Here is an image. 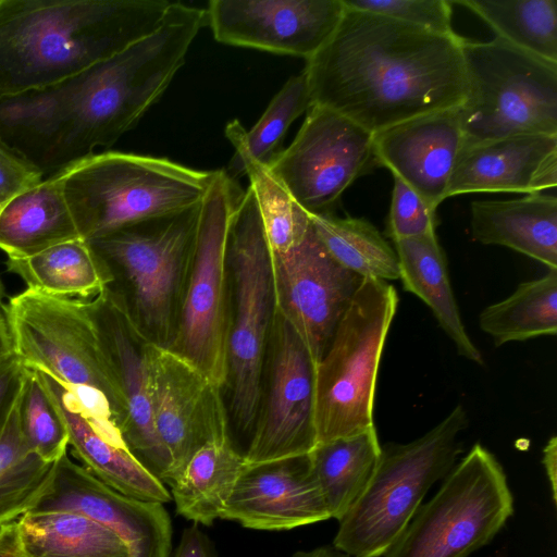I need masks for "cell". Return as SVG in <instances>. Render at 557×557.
<instances>
[{"instance_id": "1", "label": "cell", "mask_w": 557, "mask_h": 557, "mask_svg": "<svg viewBox=\"0 0 557 557\" xmlns=\"http://www.w3.org/2000/svg\"><path fill=\"white\" fill-rule=\"evenodd\" d=\"M205 20V9L171 2L152 34L117 54L54 86L3 99L5 143L45 178L112 146L162 96Z\"/></svg>"}, {"instance_id": "2", "label": "cell", "mask_w": 557, "mask_h": 557, "mask_svg": "<svg viewBox=\"0 0 557 557\" xmlns=\"http://www.w3.org/2000/svg\"><path fill=\"white\" fill-rule=\"evenodd\" d=\"M462 37L345 7L304 69L312 104L372 134L460 106L467 95Z\"/></svg>"}, {"instance_id": "3", "label": "cell", "mask_w": 557, "mask_h": 557, "mask_svg": "<svg viewBox=\"0 0 557 557\" xmlns=\"http://www.w3.org/2000/svg\"><path fill=\"white\" fill-rule=\"evenodd\" d=\"M166 0H0V98L60 84L152 34Z\"/></svg>"}, {"instance_id": "4", "label": "cell", "mask_w": 557, "mask_h": 557, "mask_svg": "<svg viewBox=\"0 0 557 557\" xmlns=\"http://www.w3.org/2000/svg\"><path fill=\"white\" fill-rule=\"evenodd\" d=\"M213 173L120 151L92 153L58 172L86 240L199 205Z\"/></svg>"}, {"instance_id": "5", "label": "cell", "mask_w": 557, "mask_h": 557, "mask_svg": "<svg viewBox=\"0 0 557 557\" xmlns=\"http://www.w3.org/2000/svg\"><path fill=\"white\" fill-rule=\"evenodd\" d=\"M462 405L421 437L387 443L361 495L339 520L333 545L351 557H380L396 541L430 487L454 468L468 428Z\"/></svg>"}, {"instance_id": "6", "label": "cell", "mask_w": 557, "mask_h": 557, "mask_svg": "<svg viewBox=\"0 0 557 557\" xmlns=\"http://www.w3.org/2000/svg\"><path fill=\"white\" fill-rule=\"evenodd\" d=\"M398 304L388 282L361 280L314 368L315 445L375 428L377 372Z\"/></svg>"}, {"instance_id": "7", "label": "cell", "mask_w": 557, "mask_h": 557, "mask_svg": "<svg viewBox=\"0 0 557 557\" xmlns=\"http://www.w3.org/2000/svg\"><path fill=\"white\" fill-rule=\"evenodd\" d=\"M463 146L516 135H557V63L497 38H462Z\"/></svg>"}, {"instance_id": "8", "label": "cell", "mask_w": 557, "mask_h": 557, "mask_svg": "<svg viewBox=\"0 0 557 557\" xmlns=\"http://www.w3.org/2000/svg\"><path fill=\"white\" fill-rule=\"evenodd\" d=\"M242 195L223 170L213 173L200 210L173 336L166 345L223 391L228 375V232Z\"/></svg>"}, {"instance_id": "9", "label": "cell", "mask_w": 557, "mask_h": 557, "mask_svg": "<svg viewBox=\"0 0 557 557\" xmlns=\"http://www.w3.org/2000/svg\"><path fill=\"white\" fill-rule=\"evenodd\" d=\"M228 268L234 309L228 337L230 408L240 432L251 433L258 417L274 314L272 256L249 186L239 197L230 223Z\"/></svg>"}, {"instance_id": "10", "label": "cell", "mask_w": 557, "mask_h": 557, "mask_svg": "<svg viewBox=\"0 0 557 557\" xmlns=\"http://www.w3.org/2000/svg\"><path fill=\"white\" fill-rule=\"evenodd\" d=\"M13 349L27 368L104 397L120 428L124 398L88 301L26 288L2 307Z\"/></svg>"}, {"instance_id": "11", "label": "cell", "mask_w": 557, "mask_h": 557, "mask_svg": "<svg viewBox=\"0 0 557 557\" xmlns=\"http://www.w3.org/2000/svg\"><path fill=\"white\" fill-rule=\"evenodd\" d=\"M199 210L200 203L87 240L112 282L127 286L135 323L160 345L174 333Z\"/></svg>"}, {"instance_id": "12", "label": "cell", "mask_w": 557, "mask_h": 557, "mask_svg": "<svg viewBox=\"0 0 557 557\" xmlns=\"http://www.w3.org/2000/svg\"><path fill=\"white\" fill-rule=\"evenodd\" d=\"M512 513L502 465L476 443L380 557H468L488 544Z\"/></svg>"}, {"instance_id": "13", "label": "cell", "mask_w": 557, "mask_h": 557, "mask_svg": "<svg viewBox=\"0 0 557 557\" xmlns=\"http://www.w3.org/2000/svg\"><path fill=\"white\" fill-rule=\"evenodd\" d=\"M374 160L373 134L312 104L293 143L267 164L308 213H325Z\"/></svg>"}, {"instance_id": "14", "label": "cell", "mask_w": 557, "mask_h": 557, "mask_svg": "<svg viewBox=\"0 0 557 557\" xmlns=\"http://www.w3.org/2000/svg\"><path fill=\"white\" fill-rule=\"evenodd\" d=\"M268 384L247 451V466L308 455L315 446L314 366L275 309L268 343Z\"/></svg>"}, {"instance_id": "15", "label": "cell", "mask_w": 557, "mask_h": 557, "mask_svg": "<svg viewBox=\"0 0 557 557\" xmlns=\"http://www.w3.org/2000/svg\"><path fill=\"white\" fill-rule=\"evenodd\" d=\"M146 362L154 426L169 460L164 483L173 485L191 456L228 431L222 389L169 347L146 343Z\"/></svg>"}, {"instance_id": "16", "label": "cell", "mask_w": 557, "mask_h": 557, "mask_svg": "<svg viewBox=\"0 0 557 557\" xmlns=\"http://www.w3.org/2000/svg\"><path fill=\"white\" fill-rule=\"evenodd\" d=\"M272 277L275 309L296 332L315 368L362 278L330 256L312 225L299 244L272 256Z\"/></svg>"}, {"instance_id": "17", "label": "cell", "mask_w": 557, "mask_h": 557, "mask_svg": "<svg viewBox=\"0 0 557 557\" xmlns=\"http://www.w3.org/2000/svg\"><path fill=\"white\" fill-rule=\"evenodd\" d=\"M344 12L343 0H212L206 17L219 42L308 60Z\"/></svg>"}, {"instance_id": "18", "label": "cell", "mask_w": 557, "mask_h": 557, "mask_svg": "<svg viewBox=\"0 0 557 557\" xmlns=\"http://www.w3.org/2000/svg\"><path fill=\"white\" fill-rule=\"evenodd\" d=\"M70 511L115 531L133 557H170L172 523L163 504L126 496L110 487L67 453L55 461L50 485L28 512Z\"/></svg>"}, {"instance_id": "19", "label": "cell", "mask_w": 557, "mask_h": 557, "mask_svg": "<svg viewBox=\"0 0 557 557\" xmlns=\"http://www.w3.org/2000/svg\"><path fill=\"white\" fill-rule=\"evenodd\" d=\"M88 305L115 366L124 398L125 413L119 430L135 457L164 484L170 460L153 421L146 362L149 338L109 288Z\"/></svg>"}, {"instance_id": "20", "label": "cell", "mask_w": 557, "mask_h": 557, "mask_svg": "<svg viewBox=\"0 0 557 557\" xmlns=\"http://www.w3.org/2000/svg\"><path fill=\"white\" fill-rule=\"evenodd\" d=\"M35 370L63 419L69 446L83 467L126 496L161 504L172 499L164 484L127 447L110 411L90 409L63 383L44 370Z\"/></svg>"}, {"instance_id": "21", "label": "cell", "mask_w": 557, "mask_h": 557, "mask_svg": "<svg viewBox=\"0 0 557 557\" xmlns=\"http://www.w3.org/2000/svg\"><path fill=\"white\" fill-rule=\"evenodd\" d=\"M308 455L247 466L221 519L245 528L280 531L330 519Z\"/></svg>"}, {"instance_id": "22", "label": "cell", "mask_w": 557, "mask_h": 557, "mask_svg": "<svg viewBox=\"0 0 557 557\" xmlns=\"http://www.w3.org/2000/svg\"><path fill=\"white\" fill-rule=\"evenodd\" d=\"M463 140L458 106L373 134V157L436 211L447 198Z\"/></svg>"}, {"instance_id": "23", "label": "cell", "mask_w": 557, "mask_h": 557, "mask_svg": "<svg viewBox=\"0 0 557 557\" xmlns=\"http://www.w3.org/2000/svg\"><path fill=\"white\" fill-rule=\"evenodd\" d=\"M557 184V135H516L462 146L447 198L472 193L537 194Z\"/></svg>"}, {"instance_id": "24", "label": "cell", "mask_w": 557, "mask_h": 557, "mask_svg": "<svg viewBox=\"0 0 557 557\" xmlns=\"http://www.w3.org/2000/svg\"><path fill=\"white\" fill-rule=\"evenodd\" d=\"M471 233L484 245H499L557 270V199L530 194L511 200L473 201Z\"/></svg>"}, {"instance_id": "25", "label": "cell", "mask_w": 557, "mask_h": 557, "mask_svg": "<svg viewBox=\"0 0 557 557\" xmlns=\"http://www.w3.org/2000/svg\"><path fill=\"white\" fill-rule=\"evenodd\" d=\"M82 238L58 173L7 203L0 214V249L10 259L36 255Z\"/></svg>"}, {"instance_id": "26", "label": "cell", "mask_w": 557, "mask_h": 557, "mask_svg": "<svg viewBox=\"0 0 557 557\" xmlns=\"http://www.w3.org/2000/svg\"><path fill=\"white\" fill-rule=\"evenodd\" d=\"M393 243L404 289L419 297L431 309L461 357L483 364V357L462 323L450 286L446 257L435 232Z\"/></svg>"}, {"instance_id": "27", "label": "cell", "mask_w": 557, "mask_h": 557, "mask_svg": "<svg viewBox=\"0 0 557 557\" xmlns=\"http://www.w3.org/2000/svg\"><path fill=\"white\" fill-rule=\"evenodd\" d=\"M13 527L23 557H133L121 535L77 512H27Z\"/></svg>"}, {"instance_id": "28", "label": "cell", "mask_w": 557, "mask_h": 557, "mask_svg": "<svg viewBox=\"0 0 557 557\" xmlns=\"http://www.w3.org/2000/svg\"><path fill=\"white\" fill-rule=\"evenodd\" d=\"M245 467V456L233 445L228 431L211 438L191 456L171 486L177 513L205 525L221 519Z\"/></svg>"}, {"instance_id": "29", "label": "cell", "mask_w": 557, "mask_h": 557, "mask_svg": "<svg viewBox=\"0 0 557 557\" xmlns=\"http://www.w3.org/2000/svg\"><path fill=\"white\" fill-rule=\"evenodd\" d=\"M7 270L28 289L90 301L112 283L103 262L83 238L58 244L22 259L8 258Z\"/></svg>"}, {"instance_id": "30", "label": "cell", "mask_w": 557, "mask_h": 557, "mask_svg": "<svg viewBox=\"0 0 557 557\" xmlns=\"http://www.w3.org/2000/svg\"><path fill=\"white\" fill-rule=\"evenodd\" d=\"M381 454L376 429L318 444L308 454L331 518L338 521L367 486Z\"/></svg>"}, {"instance_id": "31", "label": "cell", "mask_w": 557, "mask_h": 557, "mask_svg": "<svg viewBox=\"0 0 557 557\" xmlns=\"http://www.w3.org/2000/svg\"><path fill=\"white\" fill-rule=\"evenodd\" d=\"M20 396L21 392L0 430V528L34 508L54 472L55 462L41 459L24 441Z\"/></svg>"}, {"instance_id": "32", "label": "cell", "mask_w": 557, "mask_h": 557, "mask_svg": "<svg viewBox=\"0 0 557 557\" xmlns=\"http://www.w3.org/2000/svg\"><path fill=\"white\" fill-rule=\"evenodd\" d=\"M479 326L496 346L556 335L557 270L520 283L510 296L484 308L479 315Z\"/></svg>"}, {"instance_id": "33", "label": "cell", "mask_w": 557, "mask_h": 557, "mask_svg": "<svg viewBox=\"0 0 557 557\" xmlns=\"http://www.w3.org/2000/svg\"><path fill=\"white\" fill-rule=\"evenodd\" d=\"M309 215L317 237L343 268L361 278L399 280L395 249L369 221L330 212Z\"/></svg>"}, {"instance_id": "34", "label": "cell", "mask_w": 557, "mask_h": 557, "mask_svg": "<svg viewBox=\"0 0 557 557\" xmlns=\"http://www.w3.org/2000/svg\"><path fill=\"white\" fill-rule=\"evenodd\" d=\"M496 34L528 53L557 63L556 0H462Z\"/></svg>"}, {"instance_id": "35", "label": "cell", "mask_w": 557, "mask_h": 557, "mask_svg": "<svg viewBox=\"0 0 557 557\" xmlns=\"http://www.w3.org/2000/svg\"><path fill=\"white\" fill-rule=\"evenodd\" d=\"M236 159L237 168L243 170L250 181L271 255L286 253L299 244L309 231V213L296 202L267 164L242 152H236Z\"/></svg>"}, {"instance_id": "36", "label": "cell", "mask_w": 557, "mask_h": 557, "mask_svg": "<svg viewBox=\"0 0 557 557\" xmlns=\"http://www.w3.org/2000/svg\"><path fill=\"white\" fill-rule=\"evenodd\" d=\"M311 106L308 77L304 70L284 84L248 132L234 120L226 125L225 135L236 152L268 164L290 124Z\"/></svg>"}, {"instance_id": "37", "label": "cell", "mask_w": 557, "mask_h": 557, "mask_svg": "<svg viewBox=\"0 0 557 557\" xmlns=\"http://www.w3.org/2000/svg\"><path fill=\"white\" fill-rule=\"evenodd\" d=\"M20 423L27 446L41 459L55 462L67 453L69 434L35 369L26 367L20 396Z\"/></svg>"}, {"instance_id": "38", "label": "cell", "mask_w": 557, "mask_h": 557, "mask_svg": "<svg viewBox=\"0 0 557 557\" xmlns=\"http://www.w3.org/2000/svg\"><path fill=\"white\" fill-rule=\"evenodd\" d=\"M346 8L383 15L443 35L451 26V1L446 0H343Z\"/></svg>"}, {"instance_id": "39", "label": "cell", "mask_w": 557, "mask_h": 557, "mask_svg": "<svg viewBox=\"0 0 557 557\" xmlns=\"http://www.w3.org/2000/svg\"><path fill=\"white\" fill-rule=\"evenodd\" d=\"M393 180L387 236L394 242L434 233L435 211L399 177Z\"/></svg>"}, {"instance_id": "40", "label": "cell", "mask_w": 557, "mask_h": 557, "mask_svg": "<svg viewBox=\"0 0 557 557\" xmlns=\"http://www.w3.org/2000/svg\"><path fill=\"white\" fill-rule=\"evenodd\" d=\"M44 178L38 169L0 143V203L2 207L38 185Z\"/></svg>"}, {"instance_id": "41", "label": "cell", "mask_w": 557, "mask_h": 557, "mask_svg": "<svg viewBox=\"0 0 557 557\" xmlns=\"http://www.w3.org/2000/svg\"><path fill=\"white\" fill-rule=\"evenodd\" d=\"M26 373V367L15 356L0 369V430L14 405Z\"/></svg>"}, {"instance_id": "42", "label": "cell", "mask_w": 557, "mask_h": 557, "mask_svg": "<svg viewBox=\"0 0 557 557\" xmlns=\"http://www.w3.org/2000/svg\"><path fill=\"white\" fill-rule=\"evenodd\" d=\"M172 557H216L210 539L194 523L183 531Z\"/></svg>"}, {"instance_id": "43", "label": "cell", "mask_w": 557, "mask_h": 557, "mask_svg": "<svg viewBox=\"0 0 557 557\" xmlns=\"http://www.w3.org/2000/svg\"><path fill=\"white\" fill-rule=\"evenodd\" d=\"M543 465L549 479L553 499L557 496V437L552 436L543 449Z\"/></svg>"}, {"instance_id": "44", "label": "cell", "mask_w": 557, "mask_h": 557, "mask_svg": "<svg viewBox=\"0 0 557 557\" xmlns=\"http://www.w3.org/2000/svg\"><path fill=\"white\" fill-rule=\"evenodd\" d=\"M9 327L0 309V369L15 357Z\"/></svg>"}, {"instance_id": "45", "label": "cell", "mask_w": 557, "mask_h": 557, "mask_svg": "<svg viewBox=\"0 0 557 557\" xmlns=\"http://www.w3.org/2000/svg\"><path fill=\"white\" fill-rule=\"evenodd\" d=\"M0 557H23L15 545L13 522L0 528Z\"/></svg>"}, {"instance_id": "46", "label": "cell", "mask_w": 557, "mask_h": 557, "mask_svg": "<svg viewBox=\"0 0 557 557\" xmlns=\"http://www.w3.org/2000/svg\"><path fill=\"white\" fill-rule=\"evenodd\" d=\"M294 557H351L347 553L336 548L334 545L317 547L309 552H297Z\"/></svg>"}, {"instance_id": "47", "label": "cell", "mask_w": 557, "mask_h": 557, "mask_svg": "<svg viewBox=\"0 0 557 557\" xmlns=\"http://www.w3.org/2000/svg\"><path fill=\"white\" fill-rule=\"evenodd\" d=\"M3 285H2V282H1V278H0V309L3 307Z\"/></svg>"}, {"instance_id": "48", "label": "cell", "mask_w": 557, "mask_h": 557, "mask_svg": "<svg viewBox=\"0 0 557 557\" xmlns=\"http://www.w3.org/2000/svg\"><path fill=\"white\" fill-rule=\"evenodd\" d=\"M2 209H3V207H2V205L0 203V214H1V212H2Z\"/></svg>"}]
</instances>
